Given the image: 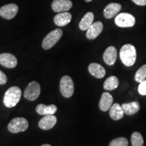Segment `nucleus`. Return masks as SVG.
Masks as SVG:
<instances>
[{"instance_id": "nucleus-1", "label": "nucleus", "mask_w": 146, "mask_h": 146, "mask_svg": "<svg viewBox=\"0 0 146 146\" xmlns=\"http://www.w3.org/2000/svg\"><path fill=\"white\" fill-rule=\"evenodd\" d=\"M120 58L126 66H131L135 63L137 52L135 47L131 44L124 45L120 51Z\"/></svg>"}, {"instance_id": "nucleus-2", "label": "nucleus", "mask_w": 146, "mask_h": 146, "mask_svg": "<svg viewBox=\"0 0 146 146\" xmlns=\"http://www.w3.org/2000/svg\"><path fill=\"white\" fill-rule=\"evenodd\" d=\"M21 89L17 86L9 88L5 91L3 97V104L7 108H13L16 106L21 98Z\"/></svg>"}, {"instance_id": "nucleus-3", "label": "nucleus", "mask_w": 146, "mask_h": 146, "mask_svg": "<svg viewBox=\"0 0 146 146\" xmlns=\"http://www.w3.org/2000/svg\"><path fill=\"white\" fill-rule=\"evenodd\" d=\"M63 31L62 29H56L47 34L42 42V47L44 50H50L54 47L62 37Z\"/></svg>"}, {"instance_id": "nucleus-4", "label": "nucleus", "mask_w": 146, "mask_h": 146, "mask_svg": "<svg viewBox=\"0 0 146 146\" xmlns=\"http://www.w3.org/2000/svg\"><path fill=\"white\" fill-rule=\"evenodd\" d=\"M29 127V123L27 119L22 117L14 118L8 125V129L10 133H18L27 131Z\"/></svg>"}, {"instance_id": "nucleus-5", "label": "nucleus", "mask_w": 146, "mask_h": 146, "mask_svg": "<svg viewBox=\"0 0 146 146\" xmlns=\"http://www.w3.org/2000/svg\"><path fill=\"white\" fill-rule=\"evenodd\" d=\"M60 92L64 98H70L74 94V86L72 79L69 76H64L60 80Z\"/></svg>"}, {"instance_id": "nucleus-6", "label": "nucleus", "mask_w": 146, "mask_h": 146, "mask_svg": "<svg viewBox=\"0 0 146 146\" xmlns=\"http://www.w3.org/2000/svg\"><path fill=\"white\" fill-rule=\"evenodd\" d=\"M115 24L122 28L132 27L135 24V18L129 13H120L115 17Z\"/></svg>"}, {"instance_id": "nucleus-7", "label": "nucleus", "mask_w": 146, "mask_h": 146, "mask_svg": "<svg viewBox=\"0 0 146 146\" xmlns=\"http://www.w3.org/2000/svg\"><path fill=\"white\" fill-rule=\"evenodd\" d=\"M41 93V87L39 83L32 81L27 85L24 92V97L29 101H35L39 98Z\"/></svg>"}, {"instance_id": "nucleus-8", "label": "nucleus", "mask_w": 146, "mask_h": 146, "mask_svg": "<svg viewBox=\"0 0 146 146\" xmlns=\"http://www.w3.org/2000/svg\"><path fill=\"white\" fill-rule=\"evenodd\" d=\"M18 12V7L14 3L3 5L0 9V16L6 20H11L15 17Z\"/></svg>"}, {"instance_id": "nucleus-9", "label": "nucleus", "mask_w": 146, "mask_h": 146, "mask_svg": "<svg viewBox=\"0 0 146 146\" xmlns=\"http://www.w3.org/2000/svg\"><path fill=\"white\" fill-rule=\"evenodd\" d=\"M72 7L70 0H54L52 3V8L55 12H63L70 10Z\"/></svg>"}, {"instance_id": "nucleus-10", "label": "nucleus", "mask_w": 146, "mask_h": 146, "mask_svg": "<svg viewBox=\"0 0 146 146\" xmlns=\"http://www.w3.org/2000/svg\"><path fill=\"white\" fill-rule=\"evenodd\" d=\"M17 59L14 55L9 53L0 54V64L5 68H14L17 66Z\"/></svg>"}, {"instance_id": "nucleus-11", "label": "nucleus", "mask_w": 146, "mask_h": 146, "mask_svg": "<svg viewBox=\"0 0 146 146\" xmlns=\"http://www.w3.org/2000/svg\"><path fill=\"white\" fill-rule=\"evenodd\" d=\"M104 29L103 23L100 21L93 23L92 25L87 30L86 36L88 39H95L101 34Z\"/></svg>"}, {"instance_id": "nucleus-12", "label": "nucleus", "mask_w": 146, "mask_h": 146, "mask_svg": "<svg viewBox=\"0 0 146 146\" xmlns=\"http://www.w3.org/2000/svg\"><path fill=\"white\" fill-rule=\"evenodd\" d=\"M57 123V118L54 114L46 115L39 122V127L43 130H50L56 125Z\"/></svg>"}, {"instance_id": "nucleus-13", "label": "nucleus", "mask_w": 146, "mask_h": 146, "mask_svg": "<svg viewBox=\"0 0 146 146\" xmlns=\"http://www.w3.org/2000/svg\"><path fill=\"white\" fill-rule=\"evenodd\" d=\"M117 58V50L114 46H110L104 53L103 58L105 63L109 66H112L116 62Z\"/></svg>"}, {"instance_id": "nucleus-14", "label": "nucleus", "mask_w": 146, "mask_h": 146, "mask_svg": "<svg viewBox=\"0 0 146 146\" xmlns=\"http://www.w3.org/2000/svg\"><path fill=\"white\" fill-rule=\"evenodd\" d=\"M121 10V5L117 3H111L106 5L104 10V15L106 18L110 19L114 18Z\"/></svg>"}, {"instance_id": "nucleus-15", "label": "nucleus", "mask_w": 146, "mask_h": 146, "mask_svg": "<svg viewBox=\"0 0 146 146\" xmlns=\"http://www.w3.org/2000/svg\"><path fill=\"white\" fill-rule=\"evenodd\" d=\"M72 19V15L68 12H60L55 16L54 18V23L58 27H64L70 23Z\"/></svg>"}, {"instance_id": "nucleus-16", "label": "nucleus", "mask_w": 146, "mask_h": 146, "mask_svg": "<svg viewBox=\"0 0 146 146\" xmlns=\"http://www.w3.org/2000/svg\"><path fill=\"white\" fill-rule=\"evenodd\" d=\"M113 104V98L108 93H103L99 103L100 109L103 112H106L110 109Z\"/></svg>"}, {"instance_id": "nucleus-17", "label": "nucleus", "mask_w": 146, "mask_h": 146, "mask_svg": "<svg viewBox=\"0 0 146 146\" xmlns=\"http://www.w3.org/2000/svg\"><path fill=\"white\" fill-rule=\"evenodd\" d=\"M89 72L92 76L98 78H102L106 75V70L102 65L98 63H91L89 65Z\"/></svg>"}, {"instance_id": "nucleus-18", "label": "nucleus", "mask_w": 146, "mask_h": 146, "mask_svg": "<svg viewBox=\"0 0 146 146\" xmlns=\"http://www.w3.org/2000/svg\"><path fill=\"white\" fill-rule=\"evenodd\" d=\"M57 107L54 104L46 106L41 104L36 107V112L39 115H44V116L54 114L57 111Z\"/></svg>"}, {"instance_id": "nucleus-19", "label": "nucleus", "mask_w": 146, "mask_h": 146, "mask_svg": "<svg viewBox=\"0 0 146 146\" xmlns=\"http://www.w3.org/2000/svg\"><path fill=\"white\" fill-rule=\"evenodd\" d=\"M125 113L122 106L118 104H114L110 109V116L114 120H118L123 117Z\"/></svg>"}, {"instance_id": "nucleus-20", "label": "nucleus", "mask_w": 146, "mask_h": 146, "mask_svg": "<svg viewBox=\"0 0 146 146\" xmlns=\"http://www.w3.org/2000/svg\"><path fill=\"white\" fill-rule=\"evenodd\" d=\"M121 106L123 110L124 113L127 115H133L136 114L140 109V105L137 102L123 104Z\"/></svg>"}, {"instance_id": "nucleus-21", "label": "nucleus", "mask_w": 146, "mask_h": 146, "mask_svg": "<svg viewBox=\"0 0 146 146\" xmlns=\"http://www.w3.org/2000/svg\"><path fill=\"white\" fill-rule=\"evenodd\" d=\"M94 14L92 12H89L84 16L79 23V28L82 31H86L94 23Z\"/></svg>"}, {"instance_id": "nucleus-22", "label": "nucleus", "mask_w": 146, "mask_h": 146, "mask_svg": "<svg viewBox=\"0 0 146 146\" xmlns=\"http://www.w3.org/2000/svg\"><path fill=\"white\" fill-rule=\"evenodd\" d=\"M119 85V81L115 76H110L106 80L104 84V88L107 91H112L116 89Z\"/></svg>"}, {"instance_id": "nucleus-23", "label": "nucleus", "mask_w": 146, "mask_h": 146, "mask_svg": "<svg viewBox=\"0 0 146 146\" xmlns=\"http://www.w3.org/2000/svg\"><path fill=\"white\" fill-rule=\"evenodd\" d=\"M131 144L132 146H143V139L139 132L133 133L131 135Z\"/></svg>"}, {"instance_id": "nucleus-24", "label": "nucleus", "mask_w": 146, "mask_h": 146, "mask_svg": "<svg viewBox=\"0 0 146 146\" xmlns=\"http://www.w3.org/2000/svg\"><path fill=\"white\" fill-rule=\"evenodd\" d=\"M135 79L138 83H141L146 79V64L140 67L135 75Z\"/></svg>"}, {"instance_id": "nucleus-25", "label": "nucleus", "mask_w": 146, "mask_h": 146, "mask_svg": "<svg viewBox=\"0 0 146 146\" xmlns=\"http://www.w3.org/2000/svg\"><path fill=\"white\" fill-rule=\"evenodd\" d=\"M129 141L125 137H118L112 140L109 146H128Z\"/></svg>"}, {"instance_id": "nucleus-26", "label": "nucleus", "mask_w": 146, "mask_h": 146, "mask_svg": "<svg viewBox=\"0 0 146 146\" xmlns=\"http://www.w3.org/2000/svg\"><path fill=\"white\" fill-rule=\"evenodd\" d=\"M138 91L141 96H146V79L140 83L138 87Z\"/></svg>"}, {"instance_id": "nucleus-27", "label": "nucleus", "mask_w": 146, "mask_h": 146, "mask_svg": "<svg viewBox=\"0 0 146 146\" xmlns=\"http://www.w3.org/2000/svg\"><path fill=\"white\" fill-rule=\"evenodd\" d=\"M7 76L2 71L0 70V85H4L7 82Z\"/></svg>"}, {"instance_id": "nucleus-28", "label": "nucleus", "mask_w": 146, "mask_h": 146, "mask_svg": "<svg viewBox=\"0 0 146 146\" xmlns=\"http://www.w3.org/2000/svg\"><path fill=\"white\" fill-rule=\"evenodd\" d=\"M132 1L138 5H141V6L146 5V0H132Z\"/></svg>"}, {"instance_id": "nucleus-29", "label": "nucleus", "mask_w": 146, "mask_h": 146, "mask_svg": "<svg viewBox=\"0 0 146 146\" xmlns=\"http://www.w3.org/2000/svg\"><path fill=\"white\" fill-rule=\"evenodd\" d=\"M41 146H52V145H49V144H43V145H42Z\"/></svg>"}, {"instance_id": "nucleus-30", "label": "nucleus", "mask_w": 146, "mask_h": 146, "mask_svg": "<svg viewBox=\"0 0 146 146\" xmlns=\"http://www.w3.org/2000/svg\"><path fill=\"white\" fill-rule=\"evenodd\" d=\"M85 1H86V2H90V1H92V0H85Z\"/></svg>"}]
</instances>
